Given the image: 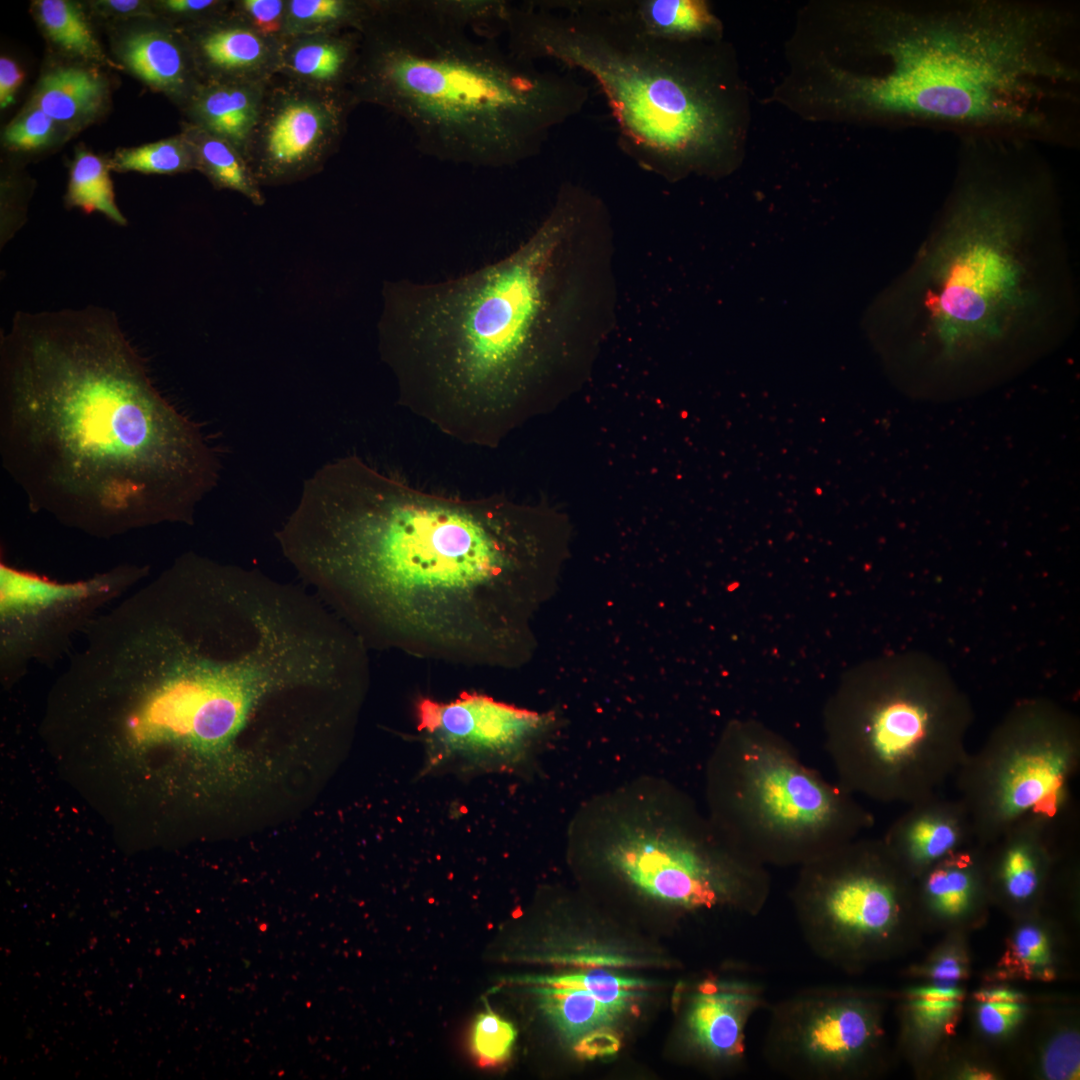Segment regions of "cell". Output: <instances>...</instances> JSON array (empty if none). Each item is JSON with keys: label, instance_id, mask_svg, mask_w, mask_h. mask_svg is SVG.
I'll list each match as a JSON object with an SVG mask.
<instances>
[{"label": "cell", "instance_id": "obj_1", "mask_svg": "<svg viewBox=\"0 0 1080 1080\" xmlns=\"http://www.w3.org/2000/svg\"><path fill=\"white\" fill-rule=\"evenodd\" d=\"M545 513L425 493L352 455L305 481L277 532L314 595L367 647L512 667L555 570Z\"/></svg>", "mask_w": 1080, "mask_h": 1080}, {"label": "cell", "instance_id": "obj_2", "mask_svg": "<svg viewBox=\"0 0 1080 1080\" xmlns=\"http://www.w3.org/2000/svg\"><path fill=\"white\" fill-rule=\"evenodd\" d=\"M0 454L32 510L100 538L191 524L221 469L97 305L17 311L0 334Z\"/></svg>", "mask_w": 1080, "mask_h": 1080}, {"label": "cell", "instance_id": "obj_3", "mask_svg": "<svg viewBox=\"0 0 1080 1080\" xmlns=\"http://www.w3.org/2000/svg\"><path fill=\"white\" fill-rule=\"evenodd\" d=\"M902 295L905 382L923 400L981 393L1056 349L1079 297L1051 175L963 163Z\"/></svg>", "mask_w": 1080, "mask_h": 1080}, {"label": "cell", "instance_id": "obj_4", "mask_svg": "<svg viewBox=\"0 0 1080 1080\" xmlns=\"http://www.w3.org/2000/svg\"><path fill=\"white\" fill-rule=\"evenodd\" d=\"M593 224L585 192L567 183L506 257L445 281L386 284L380 351L401 402L454 436L495 443L566 357L578 317L577 244Z\"/></svg>", "mask_w": 1080, "mask_h": 1080}, {"label": "cell", "instance_id": "obj_5", "mask_svg": "<svg viewBox=\"0 0 1080 1080\" xmlns=\"http://www.w3.org/2000/svg\"><path fill=\"white\" fill-rule=\"evenodd\" d=\"M1076 14L1020 0L922 1L877 11L876 72H836L853 108L1024 138L1062 132L1076 105Z\"/></svg>", "mask_w": 1080, "mask_h": 1080}, {"label": "cell", "instance_id": "obj_6", "mask_svg": "<svg viewBox=\"0 0 1080 1080\" xmlns=\"http://www.w3.org/2000/svg\"><path fill=\"white\" fill-rule=\"evenodd\" d=\"M359 33L356 105L401 119L417 150L440 162L516 166L540 154L589 98L575 77L478 40L426 0H378Z\"/></svg>", "mask_w": 1080, "mask_h": 1080}, {"label": "cell", "instance_id": "obj_7", "mask_svg": "<svg viewBox=\"0 0 1080 1080\" xmlns=\"http://www.w3.org/2000/svg\"><path fill=\"white\" fill-rule=\"evenodd\" d=\"M506 48L585 73L614 118L626 156L665 180L722 168L734 145L731 90L716 50L653 37L617 0L511 4Z\"/></svg>", "mask_w": 1080, "mask_h": 1080}, {"label": "cell", "instance_id": "obj_8", "mask_svg": "<svg viewBox=\"0 0 1080 1080\" xmlns=\"http://www.w3.org/2000/svg\"><path fill=\"white\" fill-rule=\"evenodd\" d=\"M969 698L920 652L851 668L826 704L824 732L838 783L883 803H914L954 776L968 755Z\"/></svg>", "mask_w": 1080, "mask_h": 1080}, {"label": "cell", "instance_id": "obj_9", "mask_svg": "<svg viewBox=\"0 0 1080 1080\" xmlns=\"http://www.w3.org/2000/svg\"><path fill=\"white\" fill-rule=\"evenodd\" d=\"M572 836L642 895L682 911L757 916L771 893L767 867L740 853L678 794L630 786L594 802Z\"/></svg>", "mask_w": 1080, "mask_h": 1080}, {"label": "cell", "instance_id": "obj_10", "mask_svg": "<svg viewBox=\"0 0 1080 1080\" xmlns=\"http://www.w3.org/2000/svg\"><path fill=\"white\" fill-rule=\"evenodd\" d=\"M709 820L734 849L769 866H801L873 824L854 794L808 767L756 721L733 723L709 764Z\"/></svg>", "mask_w": 1080, "mask_h": 1080}, {"label": "cell", "instance_id": "obj_11", "mask_svg": "<svg viewBox=\"0 0 1080 1080\" xmlns=\"http://www.w3.org/2000/svg\"><path fill=\"white\" fill-rule=\"evenodd\" d=\"M1079 767L1076 715L1046 698L1018 702L954 775L975 842L987 846L1029 820L1075 834Z\"/></svg>", "mask_w": 1080, "mask_h": 1080}, {"label": "cell", "instance_id": "obj_12", "mask_svg": "<svg viewBox=\"0 0 1080 1080\" xmlns=\"http://www.w3.org/2000/svg\"><path fill=\"white\" fill-rule=\"evenodd\" d=\"M913 877L883 840L860 837L799 866L790 901L802 938L820 960L853 971L896 942Z\"/></svg>", "mask_w": 1080, "mask_h": 1080}, {"label": "cell", "instance_id": "obj_13", "mask_svg": "<svg viewBox=\"0 0 1080 1080\" xmlns=\"http://www.w3.org/2000/svg\"><path fill=\"white\" fill-rule=\"evenodd\" d=\"M881 1006L841 986L800 990L770 1006L762 1056L795 1080H847L866 1073L882 1038Z\"/></svg>", "mask_w": 1080, "mask_h": 1080}, {"label": "cell", "instance_id": "obj_14", "mask_svg": "<svg viewBox=\"0 0 1080 1080\" xmlns=\"http://www.w3.org/2000/svg\"><path fill=\"white\" fill-rule=\"evenodd\" d=\"M148 566L122 564L91 577L60 582L4 562L0 565V666L5 678L68 652L97 618L137 583Z\"/></svg>", "mask_w": 1080, "mask_h": 1080}, {"label": "cell", "instance_id": "obj_15", "mask_svg": "<svg viewBox=\"0 0 1080 1080\" xmlns=\"http://www.w3.org/2000/svg\"><path fill=\"white\" fill-rule=\"evenodd\" d=\"M416 719L424 753L421 775L463 778L527 770L557 725L552 713L479 693H464L449 702L422 698Z\"/></svg>", "mask_w": 1080, "mask_h": 1080}, {"label": "cell", "instance_id": "obj_16", "mask_svg": "<svg viewBox=\"0 0 1080 1080\" xmlns=\"http://www.w3.org/2000/svg\"><path fill=\"white\" fill-rule=\"evenodd\" d=\"M356 106L351 93H326L275 74L244 150L258 183L288 184L321 171L339 150Z\"/></svg>", "mask_w": 1080, "mask_h": 1080}, {"label": "cell", "instance_id": "obj_17", "mask_svg": "<svg viewBox=\"0 0 1080 1080\" xmlns=\"http://www.w3.org/2000/svg\"><path fill=\"white\" fill-rule=\"evenodd\" d=\"M766 988L754 974L710 976L694 985L686 1004L684 1028L692 1054L702 1062L739 1069L746 1062V1030L767 1005Z\"/></svg>", "mask_w": 1080, "mask_h": 1080}, {"label": "cell", "instance_id": "obj_18", "mask_svg": "<svg viewBox=\"0 0 1080 1080\" xmlns=\"http://www.w3.org/2000/svg\"><path fill=\"white\" fill-rule=\"evenodd\" d=\"M230 6L182 34L199 77L201 81L266 82L277 73L280 42L257 33Z\"/></svg>", "mask_w": 1080, "mask_h": 1080}, {"label": "cell", "instance_id": "obj_19", "mask_svg": "<svg viewBox=\"0 0 1080 1080\" xmlns=\"http://www.w3.org/2000/svg\"><path fill=\"white\" fill-rule=\"evenodd\" d=\"M882 840L913 878L975 842L969 815L961 801L944 798L937 792L909 804Z\"/></svg>", "mask_w": 1080, "mask_h": 1080}, {"label": "cell", "instance_id": "obj_20", "mask_svg": "<svg viewBox=\"0 0 1080 1080\" xmlns=\"http://www.w3.org/2000/svg\"><path fill=\"white\" fill-rule=\"evenodd\" d=\"M1061 836H1075L1036 820L1016 824L987 847L990 864L985 865L997 893L1010 903L1032 902L1043 886L1052 845Z\"/></svg>", "mask_w": 1080, "mask_h": 1080}, {"label": "cell", "instance_id": "obj_21", "mask_svg": "<svg viewBox=\"0 0 1080 1080\" xmlns=\"http://www.w3.org/2000/svg\"><path fill=\"white\" fill-rule=\"evenodd\" d=\"M360 48L359 31L286 36L276 74L318 91L350 93Z\"/></svg>", "mask_w": 1080, "mask_h": 1080}, {"label": "cell", "instance_id": "obj_22", "mask_svg": "<svg viewBox=\"0 0 1080 1080\" xmlns=\"http://www.w3.org/2000/svg\"><path fill=\"white\" fill-rule=\"evenodd\" d=\"M268 81H202L186 102L191 124L228 141L244 155Z\"/></svg>", "mask_w": 1080, "mask_h": 1080}, {"label": "cell", "instance_id": "obj_23", "mask_svg": "<svg viewBox=\"0 0 1080 1080\" xmlns=\"http://www.w3.org/2000/svg\"><path fill=\"white\" fill-rule=\"evenodd\" d=\"M121 54L140 79L185 103L202 82L183 35L179 38L162 31L136 32L125 39Z\"/></svg>", "mask_w": 1080, "mask_h": 1080}, {"label": "cell", "instance_id": "obj_24", "mask_svg": "<svg viewBox=\"0 0 1080 1080\" xmlns=\"http://www.w3.org/2000/svg\"><path fill=\"white\" fill-rule=\"evenodd\" d=\"M984 846L973 844L958 850L921 873L920 895L935 912L949 917L970 910L986 884Z\"/></svg>", "mask_w": 1080, "mask_h": 1080}, {"label": "cell", "instance_id": "obj_25", "mask_svg": "<svg viewBox=\"0 0 1080 1080\" xmlns=\"http://www.w3.org/2000/svg\"><path fill=\"white\" fill-rule=\"evenodd\" d=\"M623 12L645 33L680 42L715 41L720 23L698 0H617Z\"/></svg>", "mask_w": 1080, "mask_h": 1080}, {"label": "cell", "instance_id": "obj_26", "mask_svg": "<svg viewBox=\"0 0 1080 1080\" xmlns=\"http://www.w3.org/2000/svg\"><path fill=\"white\" fill-rule=\"evenodd\" d=\"M106 94L104 79L93 70L60 67L41 78L33 106L56 123L77 125L91 120L100 112Z\"/></svg>", "mask_w": 1080, "mask_h": 1080}, {"label": "cell", "instance_id": "obj_27", "mask_svg": "<svg viewBox=\"0 0 1080 1080\" xmlns=\"http://www.w3.org/2000/svg\"><path fill=\"white\" fill-rule=\"evenodd\" d=\"M183 133L192 145L196 169L216 188L238 192L253 204L263 205L265 199L261 185L244 155L235 146L191 123Z\"/></svg>", "mask_w": 1080, "mask_h": 1080}, {"label": "cell", "instance_id": "obj_28", "mask_svg": "<svg viewBox=\"0 0 1080 1080\" xmlns=\"http://www.w3.org/2000/svg\"><path fill=\"white\" fill-rule=\"evenodd\" d=\"M534 992L546 1015L573 1041L594 1029L607 1027L624 1012L582 988L538 985Z\"/></svg>", "mask_w": 1080, "mask_h": 1080}, {"label": "cell", "instance_id": "obj_29", "mask_svg": "<svg viewBox=\"0 0 1080 1080\" xmlns=\"http://www.w3.org/2000/svg\"><path fill=\"white\" fill-rule=\"evenodd\" d=\"M377 0H287L285 37L360 31Z\"/></svg>", "mask_w": 1080, "mask_h": 1080}, {"label": "cell", "instance_id": "obj_30", "mask_svg": "<svg viewBox=\"0 0 1080 1080\" xmlns=\"http://www.w3.org/2000/svg\"><path fill=\"white\" fill-rule=\"evenodd\" d=\"M109 165L100 157L85 150L77 152L72 163L66 192V203L86 213L99 212L117 225L127 219L115 201Z\"/></svg>", "mask_w": 1080, "mask_h": 1080}, {"label": "cell", "instance_id": "obj_31", "mask_svg": "<svg viewBox=\"0 0 1080 1080\" xmlns=\"http://www.w3.org/2000/svg\"><path fill=\"white\" fill-rule=\"evenodd\" d=\"M35 6L45 33L56 45L70 54L107 63L78 5L66 0H41Z\"/></svg>", "mask_w": 1080, "mask_h": 1080}, {"label": "cell", "instance_id": "obj_32", "mask_svg": "<svg viewBox=\"0 0 1080 1080\" xmlns=\"http://www.w3.org/2000/svg\"><path fill=\"white\" fill-rule=\"evenodd\" d=\"M118 172L175 174L196 169L195 155L186 135L116 151L108 163Z\"/></svg>", "mask_w": 1080, "mask_h": 1080}, {"label": "cell", "instance_id": "obj_33", "mask_svg": "<svg viewBox=\"0 0 1080 1080\" xmlns=\"http://www.w3.org/2000/svg\"><path fill=\"white\" fill-rule=\"evenodd\" d=\"M524 982L536 985L566 986L586 989L605 1003L626 1011L641 995L648 983L635 978L623 977L606 971L595 970L557 976L526 978Z\"/></svg>", "mask_w": 1080, "mask_h": 1080}, {"label": "cell", "instance_id": "obj_34", "mask_svg": "<svg viewBox=\"0 0 1080 1080\" xmlns=\"http://www.w3.org/2000/svg\"><path fill=\"white\" fill-rule=\"evenodd\" d=\"M908 1011L915 1026L929 1032L945 1028L958 1011L963 994L955 987H918L908 991Z\"/></svg>", "mask_w": 1080, "mask_h": 1080}, {"label": "cell", "instance_id": "obj_35", "mask_svg": "<svg viewBox=\"0 0 1080 1080\" xmlns=\"http://www.w3.org/2000/svg\"><path fill=\"white\" fill-rule=\"evenodd\" d=\"M515 1038L513 1025L488 1009L473 1023L471 1048L481 1065L494 1066L510 1056Z\"/></svg>", "mask_w": 1080, "mask_h": 1080}, {"label": "cell", "instance_id": "obj_36", "mask_svg": "<svg viewBox=\"0 0 1080 1080\" xmlns=\"http://www.w3.org/2000/svg\"><path fill=\"white\" fill-rule=\"evenodd\" d=\"M435 13L451 23L470 30L472 28H500L504 30L510 3L501 0H426Z\"/></svg>", "mask_w": 1080, "mask_h": 1080}, {"label": "cell", "instance_id": "obj_37", "mask_svg": "<svg viewBox=\"0 0 1080 1080\" xmlns=\"http://www.w3.org/2000/svg\"><path fill=\"white\" fill-rule=\"evenodd\" d=\"M231 10L263 37L281 42L285 37L287 0L231 1Z\"/></svg>", "mask_w": 1080, "mask_h": 1080}, {"label": "cell", "instance_id": "obj_38", "mask_svg": "<svg viewBox=\"0 0 1080 1080\" xmlns=\"http://www.w3.org/2000/svg\"><path fill=\"white\" fill-rule=\"evenodd\" d=\"M55 121L39 108L32 106L11 122L4 131V142L18 150H35L46 146L55 132Z\"/></svg>", "mask_w": 1080, "mask_h": 1080}, {"label": "cell", "instance_id": "obj_39", "mask_svg": "<svg viewBox=\"0 0 1080 1080\" xmlns=\"http://www.w3.org/2000/svg\"><path fill=\"white\" fill-rule=\"evenodd\" d=\"M1007 958L1008 964L1024 972L1045 967L1050 962V951L1045 935L1034 926L1022 927L1013 938Z\"/></svg>", "mask_w": 1080, "mask_h": 1080}, {"label": "cell", "instance_id": "obj_40", "mask_svg": "<svg viewBox=\"0 0 1080 1080\" xmlns=\"http://www.w3.org/2000/svg\"><path fill=\"white\" fill-rule=\"evenodd\" d=\"M1044 1070L1051 1079H1073L1079 1075V1040L1066 1033L1056 1038L1044 1055Z\"/></svg>", "mask_w": 1080, "mask_h": 1080}, {"label": "cell", "instance_id": "obj_41", "mask_svg": "<svg viewBox=\"0 0 1080 1080\" xmlns=\"http://www.w3.org/2000/svg\"><path fill=\"white\" fill-rule=\"evenodd\" d=\"M1023 1013L1024 1006L1020 1002H980L978 1021L987 1034L999 1036L1015 1027Z\"/></svg>", "mask_w": 1080, "mask_h": 1080}, {"label": "cell", "instance_id": "obj_42", "mask_svg": "<svg viewBox=\"0 0 1080 1080\" xmlns=\"http://www.w3.org/2000/svg\"><path fill=\"white\" fill-rule=\"evenodd\" d=\"M620 1047V1040L607 1027L594 1029L576 1041L575 1051L583 1058L602 1057L614 1054Z\"/></svg>", "mask_w": 1080, "mask_h": 1080}, {"label": "cell", "instance_id": "obj_43", "mask_svg": "<svg viewBox=\"0 0 1080 1080\" xmlns=\"http://www.w3.org/2000/svg\"><path fill=\"white\" fill-rule=\"evenodd\" d=\"M929 974L936 985L954 987L957 981L964 978V962L957 954L947 953L936 960Z\"/></svg>", "mask_w": 1080, "mask_h": 1080}, {"label": "cell", "instance_id": "obj_44", "mask_svg": "<svg viewBox=\"0 0 1080 1080\" xmlns=\"http://www.w3.org/2000/svg\"><path fill=\"white\" fill-rule=\"evenodd\" d=\"M24 74L20 67L7 57L0 59V107L6 108L14 102L15 95L22 84Z\"/></svg>", "mask_w": 1080, "mask_h": 1080}, {"label": "cell", "instance_id": "obj_45", "mask_svg": "<svg viewBox=\"0 0 1080 1080\" xmlns=\"http://www.w3.org/2000/svg\"><path fill=\"white\" fill-rule=\"evenodd\" d=\"M97 6L101 12L109 15L132 16L144 12V5L136 0H108L100 1Z\"/></svg>", "mask_w": 1080, "mask_h": 1080}, {"label": "cell", "instance_id": "obj_46", "mask_svg": "<svg viewBox=\"0 0 1080 1080\" xmlns=\"http://www.w3.org/2000/svg\"><path fill=\"white\" fill-rule=\"evenodd\" d=\"M980 1002H1020L1021 994L1007 989H992L980 991L975 995Z\"/></svg>", "mask_w": 1080, "mask_h": 1080}, {"label": "cell", "instance_id": "obj_47", "mask_svg": "<svg viewBox=\"0 0 1080 1080\" xmlns=\"http://www.w3.org/2000/svg\"><path fill=\"white\" fill-rule=\"evenodd\" d=\"M966 1078H968V1079H981L982 1080V1079H990L992 1077H991V1075L989 1073H986V1072L970 1070V1071L967 1072Z\"/></svg>", "mask_w": 1080, "mask_h": 1080}]
</instances>
